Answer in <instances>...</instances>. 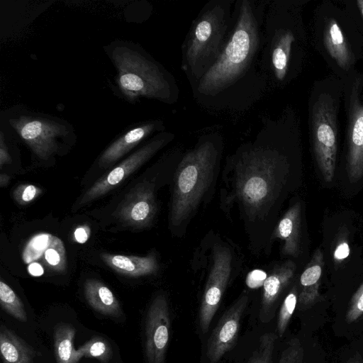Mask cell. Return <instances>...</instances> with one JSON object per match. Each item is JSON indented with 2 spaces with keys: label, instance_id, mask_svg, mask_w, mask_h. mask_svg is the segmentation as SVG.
I'll use <instances>...</instances> for the list:
<instances>
[{
  "label": "cell",
  "instance_id": "6da1fadb",
  "mask_svg": "<svg viewBox=\"0 0 363 363\" xmlns=\"http://www.w3.org/2000/svg\"><path fill=\"white\" fill-rule=\"evenodd\" d=\"M291 177L289 157L271 145L242 147L226 160L219 208L230 220L238 219L255 255L271 252L272 234Z\"/></svg>",
  "mask_w": 363,
  "mask_h": 363
},
{
  "label": "cell",
  "instance_id": "7a4b0ae2",
  "mask_svg": "<svg viewBox=\"0 0 363 363\" xmlns=\"http://www.w3.org/2000/svg\"><path fill=\"white\" fill-rule=\"evenodd\" d=\"M222 146L210 138L201 140L181 158L172 177L169 226L182 237L198 210L213 196L218 179Z\"/></svg>",
  "mask_w": 363,
  "mask_h": 363
},
{
  "label": "cell",
  "instance_id": "3957f363",
  "mask_svg": "<svg viewBox=\"0 0 363 363\" xmlns=\"http://www.w3.org/2000/svg\"><path fill=\"white\" fill-rule=\"evenodd\" d=\"M259 43L258 23L253 8L242 1L233 32L215 63L199 79L197 91L214 96L236 82L245 72Z\"/></svg>",
  "mask_w": 363,
  "mask_h": 363
},
{
  "label": "cell",
  "instance_id": "277c9868",
  "mask_svg": "<svg viewBox=\"0 0 363 363\" xmlns=\"http://www.w3.org/2000/svg\"><path fill=\"white\" fill-rule=\"evenodd\" d=\"M111 58L120 91L130 101L140 97L172 101L173 89L167 74L153 60L128 45H117Z\"/></svg>",
  "mask_w": 363,
  "mask_h": 363
},
{
  "label": "cell",
  "instance_id": "5b68a950",
  "mask_svg": "<svg viewBox=\"0 0 363 363\" xmlns=\"http://www.w3.org/2000/svg\"><path fill=\"white\" fill-rule=\"evenodd\" d=\"M227 11L224 3L208 6L191 29L183 51L182 67L198 81L223 50L228 28Z\"/></svg>",
  "mask_w": 363,
  "mask_h": 363
},
{
  "label": "cell",
  "instance_id": "8992f818",
  "mask_svg": "<svg viewBox=\"0 0 363 363\" xmlns=\"http://www.w3.org/2000/svg\"><path fill=\"white\" fill-rule=\"evenodd\" d=\"M207 251L208 270L201 296L199 320L202 333L208 332L225 291L235 272L239 259L235 247L219 235L212 233L203 240Z\"/></svg>",
  "mask_w": 363,
  "mask_h": 363
},
{
  "label": "cell",
  "instance_id": "52a82bcc",
  "mask_svg": "<svg viewBox=\"0 0 363 363\" xmlns=\"http://www.w3.org/2000/svg\"><path fill=\"white\" fill-rule=\"evenodd\" d=\"M313 152L324 180L330 182L335 174L337 150V107L334 99L323 93L314 104L311 114Z\"/></svg>",
  "mask_w": 363,
  "mask_h": 363
},
{
  "label": "cell",
  "instance_id": "ba28073f",
  "mask_svg": "<svg viewBox=\"0 0 363 363\" xmlns=\"http://www.w3.org/2000/svg\"><path fill=\"white\" fill-rule=\"evenodd\" d=\"M173 138L171 133L157 135L137 150L96 182L77 202L78 208L104 196L136 171Z\"/></svg>",
  "mask_w": 363,
  "mask_h": 363
},
{
  "label": "cell",
  "instance_id": "9c48e42d",
  "mask_svg": "<svg viewBox=\"0 0 363 363\" xmlns=\"http://www.w3.org/2000/svg\"><path fill=\"white\" fill-rule=\"evenodd\" d=\"M11 125L35 155L48 160L57 150V138L67 133L66 127L45 118L22 115L11 120Z\"/></svg>",
  "mask_w": 363,
  "mask_h": 363
},
{
  "label": "cell",
  "instance_id": "30bf717a",
  "mask_svg": "<svg viewBox=\"0 0 363 363\" xmlns=\"http://www.w3.org/2000/svg\"><path fill=\"white\" fill-rule=\"evenodd\" d=\"M170 330V316L166 296L160 294L152 301L145 321L146 363H165Z\"/></svg>",
  "mask_w": 363,
  "mask_h": 363
},
{
  "label": "cell",
  "instance_id": "8fae6325",
  "mask_svg": "<svg viewBox=\"0 0 363 363\" xmlns=\"http://www.w3.org/2000/svg\"><path fill=\"white\" fill-rule=\"evenodd\" d=\"M248 301V294L243 291L220 318L207 343L206 356L209 363H218L234 347Z\"/></svg>",
  "mask_w": 363,
  "mask_h": 363
},
{
  "label": "cell",
  "instance_id": "7c38bea8",
  "mask_svg": "<svg viewBox=\"0 0 363 363\" xmlns=\"http://www.w3.org/2000/svg\"><path fill=\"white\" fill-rule=\"evenodd\" d=\"M155 182L145 180L135 186L117 208L115 216L125 225L143 228L150 225L157 213Z\"/></svg>",
  "mask_w": 363,
  "mask_h": 363
},
{
  "label": "cell",
  "instance_id": "4fadbf2b",
  "mask_svg": "<svg viewBox=\"0 0 363 363\" xmlns=\"http://www.w3.org/2000/svg\"><path fill=\"white\" fill-rule=\"evenodd\" d=\"M359 81L356 80L349 103L346 169L350 183L363 176V104L359 99Z\"/></svg>",
  "mask_w": 363,
  "mask_h": 363
},
{
  "label": "cell",
  "instance_id": "5bb4252c",
  "mask_svg": "<svg viewBox=\"0 0 363 363\" xmlns=\"http://www.w3.org/2000/svg\"><path fill=\"white\" fill-rule=\"evenodd\" d=\"M26 264L40 262L48 269L64 272L67 268L66 250L58 237L48 233L33 235L26 243L22 252Z\"/></svg>",
  "mask_w": 363,
  "mask_h": 363
},
{
  "label": "cell",
  "instance_id": "9a60e30c",
  "mask_svg": "<svg viewBox=\"0 0 363 363\" xmlns=\"http://www.w3.org/2000/svg\"><path fill=\"white\" fill-rule=\"evenodd\" d=\"M296 270L295 262L290 259L278 262L272 268L269 276L263 282L259 314L262 323H267L273 318L278 302L291 282Z\"/></svg>",
  "mask_w": 363,
  "mask_h": 363
},
{
  "label": "cell",
  "instance_id": "2e32d148",
  "mask_svg": "<svg viewBox=\"0 0 363 363\" xmlns=\"http://www.w3.org/2000/svg\"><path fill=\"white\" fill-rule=\"evenodd\" d=\"M282 241L281 252L285 256L298 257L301 252V206L297 201L291 205L278 221L272 237Z\"/></svg>",
  "mask_w": 363,
  "mask_h": 363
},
{
  "label": "cell",
  "instance_id": "e0dca14e",
  "mask_svg": "<svg viewBox=\"0 0 363 363\" xmlns=\"http://www.w3.org/2000/svg\"><path fill=\"white\" fill-rule=\"evenodd\" d=\"M101 257L112 269L128 277H140L152 275L160 269L157 258L153 252L146 256L102 253Z\"/></svg>",
  "mask_w": 363,
  "mask_h": 363
},
{
  "label": "cell",
  "instance_id": "ac0fdd59",
  "mask_svg": "<svg viewBox=\"0 0 363 363\" xmlns=\"http://www.w3.org/2000/svg\"><path fill=\"white\" fill-rule=\"evenodd\" d=\"M324 267L323 253L316 249L300 277L298 302L302 308L313 306L320 298L319 288Z\"/></svg>",
  "mask_w": 363,
  "mask_h": 363
},
{
  "label": "cell",
  "instance_id": "d6986e66",
  "mask_svg": "<svg viewBox=\"0 0 363 363\" xmlns=\"http://www.w3.org/2000/svg\"><path fill=\"white\" fill-rule=\"evenodd\" d=\"M157 122H150L135 127L118 138L102 153L99 160L101 167H108L127 154L157 128Z\"/></svg>",
  "mask_w": 363,
  "mask_h": 363
},
{
  "label": "cell",
  "instance_id": "ffe728a7",
  "mask_svg": "<svg viewBox=\"0 0 363 363\" xmlns=\"http://www.w3.org/2000/svg\"><path fill=\"white\" fill-rule=\"evenodd\" d=\"M84 294L87 303L95 311L113 318L122 315L119 301L102 281L87 279L84 284Z\"/></svg>",
  "mask_w": 363,
  "mask_h": 363
},
{
  "label": "cell",
  "instance_id": "44dd1931",
  "mask_svg": "<svg viewBox=\"0 0 363 363\" xmlns=\"http://www.w3.org/2000/svg\"><path fill=\"white\" fill-rule=\"evenodd\" d=\"M323 43L330 57L345 70L349 69L354 60L347 40L334 18L328 20L323 32Z\"/></svg>",
  "mask_w": 363,
  "mask_h": 363
},
{
  "label": "cell",
  "instance_id": "7402d4cb",
  "mask_svg": "<svg viewBox=\"0 0 363 363\" xmlns=\"http://www.w3.org/2000/svg\"><path fill=\"white\" fill-rule=\"evenodd\" d=\"M0 352L4 363H35V350L4 325L0 327Z\"/></svg>",
  "mask_w": 363,
  "mask_h": 363
},
{
  "label": "cell",
  "instance_id": "603a6c76",
  "mask_svg": "<svg viewBox=\"0 0 363 363\" xmlns=\"http://www.w3.org/2000/svg\"><path fill=\"white\" fill-rule=\"evenodd\" d=\"M75 328L67 323L55 326L53 333L56 363H78L80 359L74 348Z\"/></svg>",
  "mask_w": 363,
  "mask_h": 363
},
{
  "label": "cell",
  "instance_id": "cb8c5ba5",
  "mask_svg": "<svg viewBox=\"0 0 363 363\" xmlns=\"http://www.w3.org/2000/svg\"><path fill=\"white\" fill-rule=\"evenodd\" d=\"M294 40V35L289 30H281L276 38L272 50V64L278 80H283L287 73Z\"/></svg>",
  "mask_w": 363,
  "mask_h": 363
},
{
  "label": "cell",
  "instance_id": "d4e9b609",
  "mask_svg": "<svg viewBox=\"0 0 363 363\" xmlns=\"http://www.w3.org/2000/svg\"><path fill=\"white\" fill-rule=\"evenodd\" d=\"M77 355L80 360L83 357L94 358L107 363L113 357V350L106 339L95 336L77 349Z\"/></svg>",
  "mask_w": 363,
  "mask_h": 363
},
{
  "label": "cell",
  "instance_id": "484cf974",
  "mask_svg": "<svg viewBox=\"0 0 363 363\" xmlns=\"http://www.w3.org/2000/svg\"><path fill=\"white\" fill-rule=\"evenodd\" d=\"M0 303L1 308L11 316L21 321H27L24 304L14 291L2 280L0 281Z\"/></svg>",
  "mask_w": 363,
  "mask_h": 363
},
{
  "label": "cell",
  "instance_id": "4316f807",
  "mask_svg": "<svg viewBox=\"0 0 363 363\" xmlns=\"http://www.w3.org/2000/svg\"><path fill=\"white\" fill-rule=\"evenodd\" d=\"M298 289L294 285L284 298L278 314L277 335L282 337L294 313L298 303Z\"/></svg>",
  "mask_w": 363,
  "mask_h": 363
},
{
  "label": "cell",
  "instance_id": "83f0119b",
  "mask_svg": "<svg viewBox=\"0 0 363 363\" xmlns=\"http://www.w3.org/2000/svg\"><path fill=\"white\" fill-rule=\"evenodd\" d=\"M277 337V334L274 333L262 335L248 363H272V355Z\"/></svg>",
  "mask_w": 363,
  "mask_h": 363
},
{
  "label": "cell",
  "instance_id": "f1b7e54d",
  "mask_svg": "<svg viewBox=\"0 0 363 363\" xmlns=\"http://www.w3.org/2000/svg\"><path fill=\"white\" fill-rule=\"evenodd\" d=\"M304 350L300 340H291L282 351L279 363H304Z\"/></svg>",
  "mask_w": 363,
  "mask_h": 363
},
{
  "label": "cell",
  "instance_id": "f546056e",
  "mask_svg": "<svg viewBox=\"0 0 363 363\" xmlns=\"http://www.w3.org/2000/svg\"><path fill=\"white\" fill-rule=\"evenodd\" d=\"M363 314V282L351 298L349 308L345 315L347 323L356 321Z\"/></svg>",
  "mask_w": 363,
  "mask_h": 363
},
{
  "label": "cell",
  "instance_id": "4dcf8cb0",
  "mask_svg": "<svg viewBox=\"0 0 363 363\" xmlns=\"http://www.w3.org/2000/svg\"><path fill=\"white\" fill-rule=\"evenodd\" d=\"M42 193V189L33 184H21L13 192V198L21 205L27 204L35 199Z\"/></svg>",
  "mask_w": 363,
  "mask_h": 363
},
{
  "label": "cell",
  "instance_id": "1f68e13d",
  "mask_svg": "<svg viewBox=\"0 0 363 363\" xmlns=\"http://www.w3.org/2000/svg\"><path fill=\"white\" fill-rule=\"evenodd\" d=\"M350 253V249L347 240L340 241L336 246L333 258L336 263H339L348 257Z\"/></svg>",
  "mask_w": 363,
  "mask_h": 363
},
{
  "label": "cell",
  "instance_id": "d6a6232c",
  "mask_svg": "<svg viewBox=\"0 0 363 363\" xmlns=\"http://www.w3.org/2000/svg\"><path fill=\"white\" fill-rule=\"evenodd\" d=\"M90 233L91 230L88 225H80L77 227L74 230V239L77 242L84 243L89 239Z\"/></svg>",
  "mask_w": 363,
  "mask_h": 363
},
{
  "label": "cell",
  "instance_id": "836d02e7",
  "mask_svg": "<svg viewBox=\"0 0 363 363\" xmlns=\"http://www.w3.org/2000/svg\"><path fill=\"white\" fill-rule=\"evenodd\" d=\"M11 162V159L8 152L7 146L4 142V134L1 132L0 136V167Z\"/></svg>",
  "mask_w": 363,
  "mask_h": 363
},
{
  "label": "cell",
  "instance_id": "e575fe53",
  "mask_svg": "<svg viewBox=\"0 0 363 363\" xmlns=\"http://www.w3.org/2000/svg\"><path fill=\"white\" fill-rule=\"evenodd\" d=\"M28 271L30 275L39 277L43 274L44 269L43 266L38 262H32L28 264Z\"/></svg>",
  "mask_w": 363,
  "mask_h": 363
},
{
  "label": "cell",
  "instance_id": "d590c367",
  "mask_svg": "<svg viewBox=\"0 0 363 363\" xmlns=\"http://www.w3.org/2000/svg\"><path fill=\"white\" fill-rule=\"evenodd\" d=\"M10 180V177L6 174L1 173L0 174V186L1 187H4L6 186Z\"/></svg>",
  "mask_w": 363,
  "mask_h": 363
},
{
  "label": "cell",
  "instance_id": "8d00e7d4",
  "mask_svg": "<svg viewBox=\"0 0 363 363\" xmlns=\"http://www.w3.org/2000/svg\"><path fill=\"white\" fill-rule=\"evenodd\" d=\"M359 13L363 18V0H357L356 1Z\"/></svg>",
  "mask_w": 363,
  "mask_h": 363
},
{
  "label": "cell",
  "instance_id": "74e56055",
  "mask_svg": "<svg viewBox=\"0 0 363 363\" xmlns=\"http://www.w3.org/2000/svg\"><path fill=\"white\" fill-rule=\"evenodd\" d=\"M305 363V362H304Z\"/></svg>",
  "mask_w": 363,
  "mask_h": 363
}]
</instances>
